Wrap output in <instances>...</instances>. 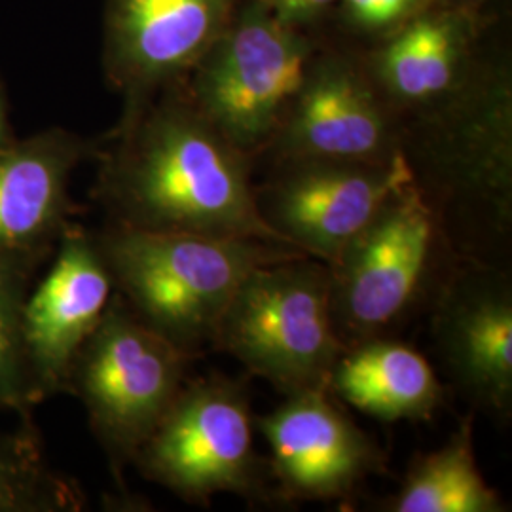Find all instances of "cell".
Listing matches in <instances>:
<instances>
[{
	"instance_id": "22",
	"label": "cell",
	"mask_w": 512,
	"mask_h": 512,
	"mask_svg": "<svg viewBox=\"0 0 512 512\" xmlns=\"http://www.w3.org/2000/svg\"><path fill=\"white\" fill-rule=\"evenodd\" d=\"M18 137L14 135L12 122H10V103H8V93L6 86L0 78V148L10 147Z\"/></svg>"
},
{
	"instance_id": "6",
	"label": "cell",
	"mask_w": 512,
	"mask_h": 512,
	"mask_svg": "<svg viewBox=\"0 0 512 512\" xmlns=\"http://www.w3.org/2000/svg\"><path fill=\"white\" fill-rule=\"evenodd\" d=\"M255 414L243 385L220 374L188 380L133 465L188 503L258 497L268 463L256 454Z\"/></svg>"
},
{
	"instance_id": "12",
	"label": "cell",
	"mask_w": 512,
	"mask_h": 512,
	"mask_svg": "<svg viewBox=\"0 0 512 512\" xmlns=\"http://www.w3.org/2000/svg\"><path fill=\"white\" fill-rule=\"evenodd\" d=\"M50 268L27 294L23 346L40 403L67 393L76 355L99 327L114 281L92 230L73 220L55 245Z\"/></svg>"
},
{
	"instance_id": "5",
	"label": "cell",
	"mask_w": 512,
	"mask_h": 512,
	"mask_svg": "<svg viewBox=\"0 0 512 512\" xmlns=\"http://www.w3.org/2000/svg\"><path fill=\"white\" fill-rule=\"evenodd\" d=\"M190 361V353L150 329L114 293L74 359L67 393L84 406L118 484L183 391Z\"/></svg>"
},
{
	"instance_id": "2",
	"label": "cell",
	"mask_w": 512,
	"mask_h": 512,
	"mask_svg": "<svg viewBox=\"0 0 512 512\" xmlns=\"http://www.w3.org/2000/svg\"><path fill=\"white\" fill-rule=\"evenodd\" d=\"M114 291L150 329L192 357L256 268L304 255L255 238L160 234L109 222L93 232Z\"/></svg>"
},
{
	"instance_id": "7",
	"label": "cell",
	"mask_w": 512,
	"mask_h": 512,
	"mask_svg": "<svg viewBox=\"0 0 512 512\" xmlns=\"http://www.w3.org/2000/svg\"><path fill=\"white\" fill-rule=\"evenodd\" d=\"M308 57V44L268 4H255L198 63L186 92L234 147L251 156L272 143L308 76Z\"/></svg>"
},
{
	"instance_id": "17",
	"label": "cell",
	"mask_w": 512,
	"mask_h": 512,
	"mask_svg": "<svg viewBox=\"0 0 512 512\" xmlns=\"http://www.w3.org/2000/svg\"><path fill=\"white\" fill-rule=\"evenodd\" d=\"M461 37L452 19L421 18L404 29L378 63L387 105L423 109L448 101L459 86Z\"/></svg>"
},
{
	"instance_id": "11",
	"label": "cell",
	"mask_w": 512,
	"mask_h": 512,
	"mask_svg": "<svg viewBox=\"0 0 512 512\" xmlns=\"http://www.w3.org/2000/svg\"><path fill=\"white\" fill-rule=\"evenodd\" d=\"M270 448L268 475L291 501H330L353 494L385 467L384 452L349 418L329 389L285 395L255 418Z\"/></svg>"
},
{
	"instance_id": "4",
	"label": "cell",
	"mask_w": 512,
	"mask_h": 512,
	"mask_svg": "<svg viewBox=\"0 0 512 512\" xmlns=\"http://www.w3.org/2000/svg\"><path fill=\"white\" fill-rule=\"evenodd\" d=\"M211 346L283 395L327 389L344 349L330 310L329 266L296 256L256 268L220 315Z\"/></svg>"
},
{
	"instance_id": "20",
	"label": "cell",
	"mask_w": 512,
	"mask_h": 512,
	"mask_svg": "<svg viewBox=\"0 0 512 512\" xmlns=\"http://www.w3.org/2000/svg\"><path fill=\"white\" fill-rule=\"evenodd\" d=\"M421 0H346L349 14L365 27H387L412 14Z\"/></svg>"
},
{
	"instance_id": "8",
	"label": "cell",
	"mask_w": 512,
	"mask_h": 512,
	"mask_svg": "<svg viewBox=\"0 0 512 512\" xmlns=\"http://www.w3.org/2000/svg\"><path fill=\"white\" fill-rule=\"evenodd\" d=\"M279 177L255 188L256 209L287 245L325 264L355 238L384 203L416 181L404 152L387 162L285 160Z\"/></svg>"
},
{
	"instance_id": "16",
	"label": "cell",
	"mask_w": 512,
	"mask_h": 512,
	"mask_svg": "<svg viewBox=\"0 0 512 512\" xmlns=\"http://www.w3.org/2000/svg\"><path fill=\"white\" fill-rule=\"evenodd\" d=\"M389 512H503L505 501L478 469L475 416L463 418L458 429L437 450L414 459L397 494L385 501Z\"/></svg>"
},
{
	"instance_id": "10",
	"label": "cell",
	"mask_w": 512,
	"mask_h": 512,
	"mask_svg": "<svg viewBox=\"0 0 512 512\" xmlns=\"http://www.w3.org/2000/svg\"><path fill=\"white\" fill-rule=\"evenodd\" d=\"M236 0H109L103 65L129 120L217 44Z\"/></svg>"
},
{
	"instance_id": "9",
	"label": "cell",
	"mask_w": 512,
	"mask_h": 512,
	"mask_svg": "<svg viewBox=\"0 0 512 512\" xmlns=\"http://www.w3.org/2000/svg\"><path fill=\"white\" fill-rule=\"evenodd\" d=\"M433 293V336L448 376L476 410L509 418L511 275L482 258L456 255Z\"/></svg>"
},
{
	"instance_id": "13",
	"label": "cell",
	"mask_w": 512,
	"mask_h": 512,
	"mask_svg": "<svg viewBox=\"0 0 512 512\" xmlns=\"http://www.w3.org/2000/svg\"><path fill=\"white\" fill-rule=\"evenodd\" d=\"M270 145L285 160L387 162L403 152L384 95L342 61L308 71Z\"/></svg>"
},
{
	"instance_id": "18",
	"label": "cell",
	"mask_w": 512,
	"mask_h": 512,
	"mask_svg": "<svg viewBox=\"0 0 512 512\" xmlns=\"http://www.w3.org/2000/svg\"><path fill=\"white\" fill-rule=\"evenodd\" d=\"M82 505L73 478L50 467L31 418L0 433V512H74Z\"/></svg>"
},
{
	"instance_id": "15",
	"label": "cell",
	"mask_w": 512,
	"mask_h": 512,
	"mask_svg": "<svg viewBox=\"0 0 512 512\" xmlns=\"http://www.w3.org/2000/svg\"><path fill=\"white\" fill-rule=\"evenodd\" d=\"M334 399L374 420H431L444 403V387L418 349L376 336L342 349L330 370Z\"/></svg>"
},
{
	"instance_id": "3",
	"label": "cell",
	"mask_w": 512,
	"mask_h": 512,
	"mask_svg": "<svg viewBox=\"0 0 512 512\" xmlns=\"http://www.w3.org/2000/svg\"><path fill=\"white\" fill-rule=\"evenodd\" d=\"M456 253L439 211L416 181L401 186L329 262L330 310L342 348L385 330L435 291ZM456 258V256H454Z\"/></svg>"
},
{
	"instance_id": "21",
	"label": "cell",
	"mask_w": 512,
	"mask_h": 512,
	"mask_svg": "<svg viewBox=\"0 0 512 512\" xmlns=\"http://www.w3.org/2000/svg\"><path fill=\"white\" fill-rule=\"evenodd\" d=\"M332 2L334 0H266V4L274 10L275 16H279L283 21L317 14Z\"/></svg>"
},
{
	"instance_id": "1",
	"label": "cell",
	"mask_w": 512,
	"mask_h": 512,
	"mask_svg": "<svg viewBox=\"0 0 512 512\" xmlns=\"http://www.w3.org/2000/svg\"><path fill=\"white\" fill-rule=\"evenodd\" d=\"M95 156L93 196L114 224L287 245L256 209L247 154L196 109L181 82L120 122Z\"/></svg>"
},
{
	"instance_id": "14",
	"label": "cell",
	"mask_w": 512,
	"mask_h": 512,
	"mask_svg": "<svg viewBox=\"0 0 512 512\" xmlns=\"http://www.w3.org/2000/svg\"><path fill=\"white\" fill-rule=\"evenodd\" d=\"M97 143L50 128L0 148V253L52 256L82 211L71 198V177Z\"/></svg>"
},
{
	"instance_id": "19",
	"label": "cell",
	"mask_w": 512,
	"mask_h": 512,
	"mask_svg": "<svg viewBox=\"0 0 512 512\" xmlns=\"http://www.w3.org/2000/svg\"><path fill=\"white\" fill-rule=\"evenodd\" d=\"M54 255V253H52ZM50 256L0 253V410L31 418L40 404L23 346V306Z\"/></svg>"
}]
</instances>
